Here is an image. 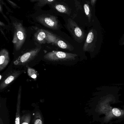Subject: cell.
Returning a JSON list of instances; mask_svg holds the SVG:
<instances>
[{
	"mask_svg": "<svg viewBox=\"0 0 124 124\" xmlns=\"http://www.w3.org/2000/svg\"><path fill=\"white\" fill-rule=\"evenodd\" d=\"M85 14L86 15H89L90 12L89 7L87 4H85L84 6Z\"/></svg>",
	"mask_w": 124,
	"mask_h": 124,
	"instance_id": "cell-14",
	"label": "cell"
},
{
	"mask_svg": "<svg viewBox=\"0 0 124 124\" xmlns=\"http://www.w3.org/2000/svg\"><path fill=\"white\" fill-rule=\"evenodd\" d=\"M41 48H37L25 53L14 62L16 65H23L32 60L40 51Z\"/></svg>",
	"mask_w": 124,
	"mask_h": 124,
	"instance_id": "cell-2",
	"label": "cell"
},
{
	"mask_svg": "<svg viewBox=\"0 0 124 124\" xmlns=\"http://www.w3.org/2000/svg\"><path fill=\"white\" fill-rule=\"evenodd\" d=\"M28 76L33 79H36L37 77V73L33 69L31 68H28Z\"/></svg>",
	"mask_w": 124,
	"mask_h": 124,
	"instance_id": "cell-10",
	"label": "cell"
},
{
	"mask_svg": "<svg viewBox=\"0 0 124 124\" xmlns=\"http://www.w3.org/2000/svg\"><path fill=\"white\" fill-rule=\"evenodd\" d=\"M21 95H22V86H20L18 90L16 108V116L15 124H20V104H21Z\"/></svg>",
	"mask_w": 124,
	"mask_h": 124,
	"instance_id": "cell-7",
	"label": "cell"
},
{
	"mask_svg": "<svg viewBox=\"0 0 124 124\" xmlns=\"http://www.w3.org/2000/svg\"><path fill=\"white\" fill-rule=\"evenodd\" d=\"M56 9L58 11L61 12H64L66 11V8L64 6L62 5H58L56 6Z\"/></svg>",
	"mask_w": 124,
	"mask_h": 124,
	"instance_id": "cell-13",
	"label": "cell"
},
{
	"mask_svg": "<svg viewBox=\"0 0 124 124\" xmlns=\"http://www.w3.org/2000/svg\"><path fill=\"white\" fill-rule=\"evenodd\" d=\"M77 56L75 54L53 51L46 54L44 57L46 60L50 62H63L75 60Z\"/></svg>",
	"mask_w": 124,
	"mask_h": 124,
	"instance_id": "cell-1",
	"label": "cell"
},
{
	"mask_svg": "<svg viewBox=\"0 0 124 124\" xmlns=\"http://www.w3.org/2000/svg\"><path fill=\"white\" fill-rule=\"evenodd\" d=\"M120 45L121 46L124 45V35L123 37L122 38L121 40L120 41Z\"/></svg>",
	"mask_w": 124,
	"mask_h": 124,
	"instance_id": "cell-15",
	"label": "cell"
},
{
	"mask_svg": "<svg viewBox=\"0 0 124 124\" xmlns=\"http://www.w3.org/2000/svg\"><path fill=\"white\" fill-rule=\"evenodd\" d=\"M44 21L45 23L49 27H55L56 24L55 22L52 20L50 18L46 17L44 19Z\"/></svg>",
	"mask_w": 124,
	"mask_h": 124,
	"instance_id": "cell-11",
	"label": "cell"
},
{
	"mask_svg": "<svg viewBox=\"0 0 124 124\" xmlns=\"http://www.w3.org/2000/svg\"><path fill=\"white\" fill-rule=\"evenodd\" d=\"M9 56L8 52L6 49L1 50L0 52V71H1L8 64Z\"/></svg>",
	"mask_w": 124,
	"mask_h": 124,
	"instance_id": "cell-6",
	"label": "cell"
},
{
	"mask_svg": "<svg viewBox=\"0 0 124 124\" xmlns=\"http://www.w3.org/2000/svg\"><path fill=\"white\" fill-rule=\"evenodd\" d=\"M94 34L92 30L90 31L87 37L83 50L84 51L92 52L94 51L95 44Z\"/></svg>",
	"mask_w": 124,
	"mask_h": 124,
	"instance_id": "cell-3",
	"label": "cell"
},
{
	"mask_svg": "<svg viewBox=\"0 0 124 124\" xmlns=\"http://www.w3.org/2000/svg\"><path fill=\"white\" fill-rule=\"evenodd\" d=\"M21 73L20 71H14L9 74L5 79L3 80L0 84V90L4 89L16 79Z\"/></svg>",
	"mask_w": 124,
	"mask_h": 124,
	"instance_id": "cell-5",
	"label": "cell"
},
{
	"mask_svg": "<svg viewBox=\"0 0 124 124\" xmlns=\"http://www.w3.org/2000/svg\"><path fill=\"white\" fill-rule=\"evenodd\" d=\"M57 44L59 47L65 49H68L70 48L68 46L67 44L63 41L60 40L58 41H57Z\"/></svg>",
	"mask_w": 124,
	"mask_h": 124,
	"instance_id": "cell-12",
	"label": "cell"
},
{
	"mask_svg": "<svg viewBox=\"0 0 124 124\" xmlns=\"http://www.w3.org/2000/svg\"><path fill=\"white\" fill-rule=\"evenodd\" d=\"M48 1H50V2H51V1H52L54 0H47Z\"/></svg>",
	"mask_w": 124,
	"mask_h": 124,
	"instance_id": "cell-16",
	"label": "cell"
},
{
	"mask_svg": "<svg viewBox=\"0 0 124 124\" xmlns=\"http://www.w3.org/2000/svg\"><path fill=\"white\" fill-rule=\"evenodd\" d=\"M20 119V124H30L32 116V113L30 111H22Z\"/></svg>",
	"mask_w": 124,
	"mask_h": 124,
	"instance_id": "cell-8",
	"label": "cell"
},
{
	"mask_svg": "<svg viewBox=\"0 0 124 124\" xmlns=\"http://www.w3.org/2000/svg\"><path fill=\"white\" fill-rule=\"evenodd\" d=\"M47 35L43 31L39 32L35 38V40L40 43H43L47 39Z\"/></svg>",
	"mask_w": 124,
	"mask_h": 124,
	"instance_id": "cell-9",
	"label": "cell"
},
{
	"mask_svg": "<svg viewBox=\"0 0 124 124\" xmlns=\"http://www.w3.org/2000/svg\"><path fill=\"white\" fill-rule=\"evenodd\" d=\"M30 124H44V119L39 107L35 105L32 113Z\"/></svg>",
	"mask_w": 124,
	"mask_h": 124,
	"instance_id": "cell-4",
	"label": "cell"
}]
</instances>
